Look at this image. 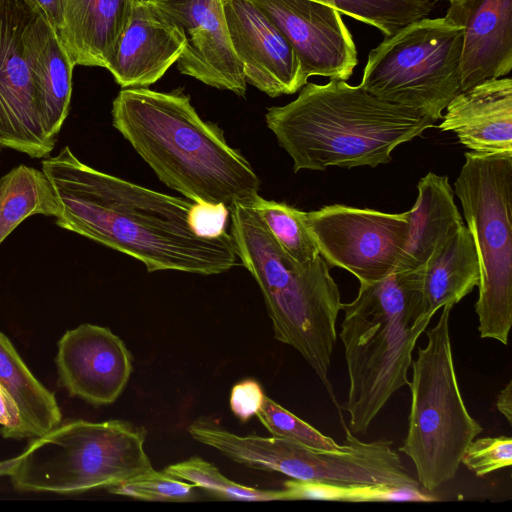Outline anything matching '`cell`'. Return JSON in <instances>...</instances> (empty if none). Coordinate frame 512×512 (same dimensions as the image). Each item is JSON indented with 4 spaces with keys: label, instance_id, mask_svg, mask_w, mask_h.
Returning a JSON list of instances; mask_svg holds the SVG:
<instances>
[{
    "label": "cell",
    "instance_id": "obj_1",
    "mask_svg": "<svg viewBox=\"0 0 512 512\" xmlns=\"http://www.w3.org/2000/svg\"><path fill=\"white\" fill-rule=\"evenodd\" d=\"M42 171L58 201L57 226L139 260L148 272L215 275L238 265L231 234L196 231L195 202L98 171L68 146L46 157Z\"/></svg>",
    "mask_w": 512,
    "mask_h": 512
},
{
    "label": "cell",
    "instance_id": "obj_2",
    "mask_svg": "<svg viewBox=\"0 0 512 512\" xmlns=\"http://www.w3.org/2000/svg\"><path fill=\"white\" fill-rule=\"evenodd\" d=\"M112 122L159 180L190 201L229 209L251 206L259 196L251 164L182 92L123 88L112 103Z\"/></svg>",
    "mask_w": 512,
    "mask_h": 512
},
{
    "label": "cell",
    "instance_id": "obj_3",
    "mask_svg": "<svg viewBox=\"0 0 512 512\" xmlns=\"http://www.w3.org/2000/svg\"><path fill=\"white\" fill-rule=\"evenodd\" d=\"M265 120L294 172L387 164L397 146L436 122L338 79L307 82L292 102L270 107Z\"/></svg>",
    "mask_w": 512,
    "mask_h": 512
},
{
    "label": "cell",
    "instance_id": "obj_4",
    "mask_svg": "<svg viewBox=\"0 0 512 512\" xmlns=\"http://www.w3.org/2000/svg\"><path fill=\"white\" fill-rule=\"evenodd\" d=\"M423 267L395 269L342 303L339 337L349 388L342 409L353 434L366 435L391 396L408 385V370L419 336L431 317L423 308Z\"/></svg>",
    "mask_w": 512,
    "mask_h": 512
},
{
    "label": "cell",
    "instance_id": "obj_5",
    "mask_svg": "<svg viewBox=\"0 0 512 512\" xmlns=\"http://www.w3.org/2000/svg\"><path fill=\"white\" fill-rule=\"evenodd\" d=\"M229 214L237 255L262 292L274 337L301 354L341 412L329 379L342 305L330 266L321 256L307 264L288 257L252 207L234 204Z\"/></svg>",
    "mask_w": 512,
    "mask_h": 512
},
{
    "label": "cell",
    "instance_id": "obj_6",
    "mask_svg": "<svg viewBox=\"0 0 512 512\" xmlns=\"http://www.w3.org/2000/svg\"><path fill=\"white\" fill-rule=\"evenodd\" d=\"M145 439L144 428L123 420H68L0 461V477L24 492L107 489L153 469Z\"/></svg>",
    "mask_w": 512,
    "mask_h": 512
},
{
    "label": "cell",
    "instance_id": "obj_7",
    "mask_svg": "<svg viewBox=\"0 0 512 512\" xmlns=\"http://www.w3.org/2000/svg\"><path fill=\"white\" fill-rule=\"evenodd\" d=\"M452 307H443L438 322L427 331L426 346L418 348L412 361L408 431L399 448L429 492L455 477L465 450L483 430L459 389L449 332Z\"/></svg>",
    "mask_w": 512,
    "mask_h": 512
},
{
    "label": "cell",
    "instance_id": "obj_8",
    "mask_svg": "<svg viewBox=\"0 0 512 512\" xmlns=\"http://www.w3.org/2000/svg\"><path fill=\"white\" fill-rule=\"evenodd\" d=\"M479 260L481 338L504 345L512 325V156L465 153L454 183Z\"/></svg>",
    "mask_w": 512,
    "mask_h": 512
},
{
    "label": "cell",
    "instance_id": "obj_9",
    "mask_svg": "<svg viewBox=\"0 0 512 512\" xmlns=\"http://www.w3.org/2000/svg\"><path fill=\"white\" fill-rule=\"evenodd\" d=\"M462 37V23L449 12L414 21L369 52L359 85L437 121L461 91Z\"/></svg>",
    "mask_w": 512,
    "mask_h": 512
},
{
    "label": "cell",
    "instance_id": "obj_10",
    "mask_svg": "<svg viewBox=\"0 0 512 512\" xmlns=\"http://www.w3.org/2000/svg\"><path fill=\"white\" fill-rule=\"evenodd\" d=\"M347 451H317L295 442L256 434H231L225 453L244 466L274 471L291 479L337 485L387 484L421 487L406 470L393 442H363L342 421Z\"/></svg>",
    "mask_w": 512,
    "mask_h": 512
},
{
    "label": "cell",
    "instance_id": "obj_11",
    "mask_svg": "<svg viewBox=\"0 0 512 512\" xmlns=\"http://www.w3.org/2000/svg\"><path fill=\"white\" fill-rule=\"evenodd\" d=\"M304 218L321 257L360 283L380 280L396 269L409 230L406 212L341 204L305 212Z\"/></svg>",
    "mask_w": 512,
    "mask_h": 512
},
{
    "label": "cell",
    "instance_id": "obj_12",
    "mask_svg": "<svg viewBox=\"0 0 512 512\" xmlns=\"http://www.w3.org/2000/svg\"><path fill=\"white\" fill-rule=\"evenodd\" d=\"M31 10L22 0H0V143L46 158L56 141L40 121L36 91L23 49V31Z\"/></svg>",
    "mask_w": 512,
    "mask_h": 512
},
{
    "label": "cell",
    "instance_id": "obj_13",
    "mask_svg": "<svg viewBox=\"0 0 512 512\" xmlns=\"http://www.w3.org/2000/svg\"><path fill=\"white\" fill-rule=\"evenodd\" d=\"M279 29L310 76L348 80L356 67L353 36L340 12L314 0H251Z\"/></svg>",
    "mask_w": 512,
    "mask_h": 512
},
{
    "label": "cell",
    "instance_id": "obj_14",
    "mask_svg": "<svg viewBox=\"0 0 512 512\" xmlns=\"http://www.w3.org/2000/svg\"><path fill=\"white\" fill-rule=\"evenodd\" d=\"M184 33L178 70L200 82L245 96L247 82L233 50L222 0H147Z\"/></svg>",
    "mask_w": 512,
    "mask_h": 512
},
{
    "label": "cell",
    "instance_id": "obj_15",
    "mask_svg": "<svg viewBox=\"0 0 512 512\" xmlns=\"http://www.w3.org/2000/svg\"><path fill=\"white\" fill-rule=\"evenodd\" d=\"M59 382L69 395L94 405L115 402L132 373V357L109 328L84 323L67 330L55 358Z\"/></svg>",
    "mask_w": 512,
    "mask_h": 512
},
{
    "label": "cell",
    "instance_id": "obj_16",
    "mask_svg": "<svg viewBox=\"0 0 512 512\" xmlns=\"http://www.w3.org/2000/svg\"><path fill=\"white\" fill-rule=\"evenodd\" d=\"M245 80L270 97L293 94L308 80L286 38L251 0H222Z\"/></svg>",
    "mask_w": 512,
    "mask_h": 512
},
{
    "label": "cell",
    "instance_id": "obj_17",
    "mask_svg": "<svg viewBox=\"0 0 512 512\" xmlns=\"http://www.w3.org/2000/svg\"><path fill=\"white\" fill-rule=\"evenodd\" d=\"M183 31L147 0H135L130 20L106 69L123 88L148 87L175 64Z\"/></svg>",
    "mask_w": 512,
    "mask_h": 512
},
{
    "label": "cell",
    "instance_id": "obj_18",
    "mask_svg": "<svg viewBox=\"0 0 512 512\" xmlns=\"http://www.w3.org/2000/svg\"><path fill=\"white\" fill-rule=\"evenodd\" d=\"M438 128L480 154L512 156V79L482 81L460 91L446 106Z\"/></svg>",
    "mask_w": 512,
    "mask_h": 512
},
{
    "label": "cell",
    "instance_id": "obj_19",
    "mask_svg": "<svg viewBox=\"0 0 512 512\" xmlns=\"http://www.w3.org/2000/svg\"><path fill=\"white\" fill-rule=\"evenodd\" d=\"M463 25L461 91L512 69V0H472L448 10Z\"/></svg>",
    "mask_w": 512,
    "mask_h": 512
},
{
    "label": "cell",
    "instance_id": "obj_20",
    "mask_svg": "<svg viewBox=\"0 0 512 512\" xmlns=\"http://www.w3.org/2000/svg\"><path fill=\"white\" fill-rule=\"evenodd\" d=\"M22 39L41 124L48 137L57 141L70 109L75 65L54 29L32 11Z\"/></svg>",
    "mask_w": 512,
    "mask_h": 512
},
{
    "label": "cell",
    "instance_id": "obj_21",
    "mask_svg": "<svg viewBox=\"0 0 512 512\" xmlns=\"http://www.w3.org/2000/svg\"><path fill=\"white\" fill-rule=\"evenodd\" d=\"M135 0H62L58 37L73 64L106 68Z\"/></svg>",
    "mask_w": 512,
    "mask_h": 512
},
{
    "label": "cell",
    "instance_id": "obj_22",
    "mask_svg": "<svg viewBox=\"0 0 512 512\" xmlns=\"http://www.w3.org/2000/svg\"><path fill=\"white\" fill-rule=\"evenodd\" d=\"M417 189L416 202L406 211L408 236L396 269L423 267L436 247L464 224L447 176L429 172Z\"/></svg>",
    "mask_w": 512,
    "mask_h": 512
},
{
    "label": "cell",
    "instance_id": "obj_23",
    "mask_svg": "<svg viewBox=\"0 0 512 512\" xmlns=\"http://www.w3.org/2000/svg\"><path fill=\"white\" fill-rule=\"evenodd\" d=\"M479 280L477 251L463 224L436 247L423 266L424 313L432 318L445 305L454 306L478 286Z\"/></svg>",
    "mask_w": 512,
    "mask_h": 512
},
{
    "label": "cell",
    "instance_id": "obj_24",
    "mask_svg": "<svg viewBox=\"0 0 512 512\" xmlns=\"http://www.w3.org/2000/svg\"><path fill=\"white\" fill-rule=\"evenodd\" d=\"M0 384L20 410L26 438L42 436L62 422L55 395L33 375L1 331Z\"/></svg>",
    "mask_w": 512,
    "mask_h": 512
},
{
    "label": "cell",
    "instance_id": "obj_25",
    "mask_svg": "<svg viewBox=\"0 0 512 512\" xmlns=\"http://www.w3.org/2000/svg\"><path fill=\"white\" fill-rule=\"evenodd\" d=\"M57 217L54 189L42 170L20 164L0 179V244L26 218Z\"/></svg>",
    "mask_w": 512,
    "mask_h": 512
},
{
    "label": "cell",
    "instance_id": "obj_26",
    "mask_svg": "<svg viewBox=\"0 0 512 512\" xmlns=\"http://www.w3.org/2000/svg\"><path fill=\"white\" fill-rule=\"evenodd\" d=\"M285 500H328L342 502L413 501L432 502L437 498L425 493L421 487L387 484L337 485L290 479L282 489Z\"/></svg>",
    "mask_w": 512,
    "mask_h": 512
},
{
    "label": "cell",
    "instance_id": "obj_27",
    "mask_svg": "<svg viewBox=\"0 0 512 512\" xmlns=\"http://www.w3.org/2000/svg\"><path fill=\"white\" fill-rule=\"evenodd\" d=\"M284 253L299 264L313 262L318 248L305 223L304 211L260 195L251 206Z\"/></svg>",
    "mask_w": 512,
    "mask_h": 512
},
{
    "label": "cell",
    "instance_id": "obj_28",
    "mask_svg": "<svg viewBox=\"0 0 512 512\" xmlns=\"http://www.w3.org/2000/svg\"><path fill=\"white\" fill-rule=\"evenodd\" d=\"M392 36L410 23L428 17L433 0H314Z\"/></svg>",
    "mask_w": 512,
    "mask_h": 512
},
{
    "label": "cell",
    "instance_id": "obj_29",
    "mask_svg": "<svg viewBox=\"0 0 512 512\" xmlns=\"http://www.w3.org/2000/svg\"><path fill=\"white\" fill-rule=\"evenodd\" d=\"M165 471L178 479L193 483L220 499L285 500L283 490H262L236 483L225 477L213 464L197 456L171 464Z\"/></svg>",
    "mask_w": 512,
    "mask_h": 512
},
{
    "label": "cell",
    "instance_id": "obj_30",
    "mask_svg": "<svg viewBox=\"0 0 512 512\" xmlns=\"http://www.w3.org/2000/svg\"><path fill=\"white\" fill-rule=\"evenodd\" d=\"M255 416L271 436L283 438L317 451L344 452L349 445L338 444L291 413L267 395Z\"/></svg>",
    "mask_w": 512,
    "mask_h": 512
},
{
    "label": "cell",
    "instance_id": "obj_31",
    "mask_svg": "<svg viewBox=\"0 0 512 512\" xmlns=\"http://www.w3.org/2000/svg\"><path fill=\"white\" fill-rule=\"evenodd\" d=\"M195 488L193 483L184 482L165 470L161 472L151 469L107 490L138 500L185 502L195 499Z\"/></svg>",
    "mask_w": 512,
    "mask_h": 512
},
{
    "label": "cell",
    "instance_id": "obj_32",
    "mask_svg": "<svg viewBox=\"0 0 512 512\" xmlns=\"http://www.w3.org/2000/svg\"><path fill=\"white\" fill-rule=\"evenodd\" d=\"M461 463L477 476H484L512 464V438L483 437L473 440Z\"/></svg>",
    "mask_w": 512,
    "mask_h": 512
},
{
    "label": "cell",
    "instance_id": "obj_33",
    "mask_svg": "<svg viewBox=\"0 0 512 512\" xmlns=\"http://www.w3.org/2000/svg\"><path fill=\"white\" fill-rule=\"evenodd\" d=\"M264 396L262 387L257 381L244 380L233 386L230 395V408L238 419L245 422L255 416Z\"/></svg>",
    "mask_w": 512,
    "mask_h": 512
},
{
    "label": "cell",
    "instance_id": "obj_34",
    "mask_svg": "<svg viewBox=\"0 0 512 512\" xmlns=\"http://www.w3.org/2000/svg\"><path fill=\"white\" fill-rule=\"evenodd\" d=\"M0 434L7 439H25L23 422L20 410L7 392L0 384Z\"/></svg>",
    "mask_w": 512,
    "mask_h": 512
},
{
    "label": "cell",
    "instance_id": "obj_35",
    "mask_svg": "<svg viewBox=\"0 0 512 512\" xmlns=\"http://www.w3.org/2000/svg\"><path fill=\"white\" fill-rule=\"evenodd\" d=\"M35 14L45 19L57 33L62 25V0H22Z\"/></svg>",
    "mask_w": 512,
    "mask_h": 512
},
{
    "label": "cell",
    "instance_id": "obj_36",
    "mask_svg": "<svg viewBox=\"0 0 512 512\" xmlns=\"http://www.w3.org/2000/svg\"><path fill=\"white\" fill-rule=\"evenodd\" d=\"M498 411L506 418L509 424L512 423V382L499 393L496 401Z\"/></svg>",
    "mask_w": 512,
    "mask_h": 512
},
{
    "label": "cell",
    "instance_id": "obj_37",
    "mask_svg": "<svg viewBox=\"0 0 512 512\" xmlns=\"http://www.w3.org/2000/svg\"><path fill=\"white\" fill-rule=\"evenodd\" d=\"M450 3V7L452 8H461L468 4L472 0H444Z\"/></svg>",
    "mask_w": 512,
    "mask_h": 512
},
{
    "label": "cell",
    "instance_id": "obj_38",
    "mask_svg": "<svg viewBox=\"0 0 512 512\" xmlns=\"http://www.w3.org/2000/svg\"><path fill=\"white\" fill-rule=\"evenodd\" d=\"M4 149V147L2 146V144L0 143V151H2Z\"/></svg>",
    "mask_w": 512,
    "mask_h": 512
}]
</instances>
